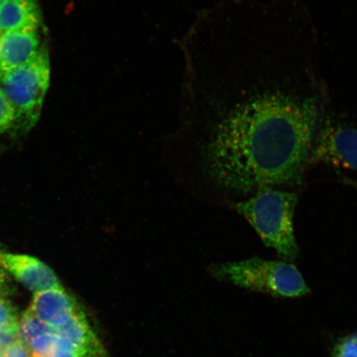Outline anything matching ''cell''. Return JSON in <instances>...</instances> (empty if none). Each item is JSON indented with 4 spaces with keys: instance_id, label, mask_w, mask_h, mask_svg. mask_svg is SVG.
<instances>
[{
    "instance_id": "1",
    "label": "cell",
    "mask_w": 357,
    "mask_h": 357,
    "mask_svg": "<svg viewBox=\"0 0 357 357\" xmlns=\"http://www.w3.org/2000/svg\"><path fill=\"white\" fill-rule=\"evenodd\" d=\"M182 113L204 122L206 175L239 195L298 184L318 119L314 99L264 91L243 96L204 58L186 71Z\"/></svg>"
},
{
    "instance_id": "2",
    "label": "cell",
    "mask_w": 357,
    "mask_h": 357,
    "mask_svg": "<svg viewBox=\"0 0 357 357\" xmlns=\"http://www.w3.org/2000/svg\"><path fill=\"white\" fill-rule=\"evenodd\" d=\"M296 194L274 188L261 190L251 198L234 204V208L260 236L262 242L284 261L296 260L298 249L294 233Z\"/></svg>"
},
{
    "instance_id": "3",
    "label": "cell",
    "mask_w": 357,
    "mask_h": 357,
    "mask_svg": "<svg viewBox=\"0 0 357 357\" xmlns=\"http://www.w3.org/2000/svg\"><path fill=\"white\" fill-rule=\"evenodd\" d=\"M209 272L225 282L274 297L301 298L310 293L301 272L285 261L252 257L212 265Z\"/></svg>"
},
{
    "instance_id": "4",
    "label": "cell",
    "mask_w": 357,
    "mask_h": 357,
    "mask_svg": "<svg viewBox=\"0 0 357 357\" xmlns=\"http://www.w3.org/2000/svg\"><path fill=\"white\" fill-rule=\"evenodd\" d=\"M50 77V56L47 48L43 47L29 61L11 71L0 82V87L15 110V124L28 129L37 123Z\"/></svg>"
},
{
    "instance_id": "5",
    "label": "cell",
    "mask_w": 357,
    "mask_h": 357,
    "mask_svg": "<svg viewBox=\"0 0 357 357\" xmlns=\"http://www.w3.org/2000/svg\"><path fill=\"white\" fill-rule=\"evenodd\" d=\"M309 163H324L357 171V130L347 127L327 128L321 132Z\"/></svg>"
},
{
    "instance_id": "6",
    "label": "cell",
    "mask_w": 357,
    "mask_h": 357,
    "mask_svg": "<svg viewBox=\"0 0 357 357\" xmlns=\"http://www.w3.org/2000/svg\"><path fill=\"white\" fill-rule=\"evenodd\" d=\"M0 266L35 293L62 287L54 272L37 258L20 254H0Z\"/></svg>"
},
{
    "instance_id": "7",
    "label": "cell",
    "mask_w": 357,
    "mask_h": 357,
    "mask_svg": "<svg viewBox=\"0 0 357 357\" xmlns=\"http://www.w3.org/2000/svg\"><path fill=\"white\" fill-rule=\"evenodd\" d=\"M38 29L39 26H25L0 34V82L39 50Z\"/></svg>"
},
{
    "instance_id": "8",
    "label": "cell",
    "mask_w": 357,
    "mask_h": 357,
    "mask_svg": "<svg viewBox=\"0 0 357 357\" xmlns=\"http://www.w3.org/2000/svg\"><path fill=\"white\" fill-rule=\"evenodd\" d=\"M29 310L44 323L56 329L68 322L80 307L61 287L35 293Z\"/></svg>"
},
{
    "instance_id": "9",
    "label": "cell",
    "mask_w": 357,
    "mask_h": 357,
    "mask_svg": "<svg viewBox=\"0 0 357 357\" xmlns=\"http://www.w3.org/2000/svg\"><path fill=\"white\" fill-rule=\"evenodd\" d=\"M40 22L38 0H4L0 6V34L25 26H39Z\"/></svg>"
},
{
    "instance_id": "10",
    "label": "cell",
    "mask_w": 357,
    "mask_h": 357,
    "mask_svg": "<svg viewBox=\"0 0 357 357\" xmlns=\"http://www.w3.org/2000/svg\"><path fill=\"white\" fill-rule=\"evenodd\" d=\"M57 333L84 354L99 357L102 354L99 338L88 323L86 314L79 310L68 322L57 328Z\"/></svg>"
},
{
    "instance_id": "11",
    "label": "cell",
    "mask_w": 357,
    "mask_h": 357,
    "mask_svg": "<svg viewBox=\"0 0 357 357\" xmlns=\"http://www.w3.org/2000/svg\"><path fill=\"white\" fill-rule=\"evenodd\" d=\"M20 340L29 347L35 338L44 334L56 333L57 330L44 323L29 310L22 315L19 324Z\"/></svg>"
},
{
    "instance_id": "12",
    "label": "cell",
    "mask_w": 357,
    "mask_h": 357,
    "mask_svg": "<svg viewBox=\"0 0 357 357\" xmlns=\"http://www.w3.org/2000/svg\"><path fill=\"white\" fill-rule=\"evenodd\" d=\"M16 123L15 110L0 87V134L10 130Z\"/></svg>"
},
{
    "instance_id": "13",
    "label": "cell",
    "mask_w": 357,
    "mask_h": 357,
    "mask_svg": "<svg viewBox=\"0 0 357 357\" xmlns=\"http://www.w3.org/2000/svg\"><path fill=\"white\" fill-rule=\"evenodd\" d=\"M47 357H92L73 344L66 338L57 334L54 346Z\"/></svg>"
},
{
    "instance_id": "14",
    "label": "cell",
    "mask_w": 357,
    "mask_h": 357,
    "mask_svg": "<svg viewBox=\"0 0 357 357\" xmlns=\"http://www.w3.org/2000/svg\"><path fill=\"white\" fill-rule=\"evenodd\" d=\"M56 333L44 334L35 338L29 346L30 355L35 357H47L54 346Z\"/></svg>"
},
{
    "instance_id": "15",
    "label": "cell",
    "mask_w": 357,
    "mask_h": 357,
    "mask_svg": "<svg viewBox=\"0 0 357 357\" xmlns=\"http://www.w3.org/2000/svg\"><path fill=\"white\" fill-rule=\"evenodd\" d=\"M332 357H357V333L340 339L333 348Z\"/></svg>"
},
{
    "instance_id": "16",
    "label": "cell",
    "mask_w": 357,
    "mask_h": 357,
    "mask_svg": "<svg viewBox=\"0 0 357 357\" xmlns=\"http://www.w3.org/2000/svg\"><path fill=\"white\" fill-rule=\"evenodd\" d=\"M19 341H20L19 324L0 328V351L3 354Z\"/></svg>"
},
{
    "instance_id": "17",
    "label": "cell",
    "mask_w": 357,
    "mask_h": 357,
    "mask_svg": "<svg viewBox=\"0 0 357 357\" xmlns=\"http://www.w3.org/2000/svg\"><path fill=\"white\" fill-rule=\"evenodd\" d=\"M17 314L11 303L0 297V328L17 324Z\"/></svg>"
},
{
    "instance_id": "18",
    "label": "cell",
    "mask_w": 357,
    "mask_h": 357,
    "mask_svg": "<svg viewBox=\"0 0 357 357\" xmlns=\"http://www.w3.org/2000/svg\"><path fill=\"white\" fill-rule=\"evenodd\" d=\"M3 357H30L29 348L21 340L3 354Z\"/></svg>"
},
{
    "instance_id": "19",
    "label": "cell",
    "mask_w": 357,
    "mask_h": 357,
    "mask_svg": "<svg viewBox=\"0 0 357 357\" xmlns=\"http://www.w3.org/2000/svg\"><path fill=\"white\" fill-rule=\"evenodd\" d=\"M7 275L6 273V271L3 269L1 266H0V292L6 284Z\"/></svg>"
},
{
    "instance_id": "20",
    "label": "cell",
    "mask_w": 357,
    "mask_h": 357,
    "mask_svg": "<svg viewBox=\"0 0 357 357\" xmlns=\"http://www.w3.org/2000/svg\"><path fill=\"white\" fill-rule=\"evenodd\" d=\"M347 182H348V184H349L352 186H355L357 188V181L349 180Z\"/></svg>"
},
{
    "instance_id": "21",
    "label": "cell",
    "mask_w": 357,
    "mask_h": 357,
    "mask_svg": "<svg viewBox=\"0 0 357 357\" xmlns=\"http://www.w3.org/2000/svg\"><path fill=\"white\" fill-rule=\"evenodd\" d=\"M0 357H3V352L1 351H0Z\"/></svg>"
},
{
    "instance_id": "22",
    "label": "cell",
    "mask_w": 357,
    "mask_h": 357,
    "mask_svg": "<svg viewBox=\"0 0 357 357\" xmlns=\"http://www.w3.org/2000/svg\"><path fill=\"white\" fill-rule=\"evenodd\" d=\"M3 1H4V0H0V6H1V4L3 3Z\"/></svg>"
},
{
    "instance_id": "23",
    "label": "cell",
    "mask_w": 357,
    "mask_h": 357,
    "mask_svg": "<svg viewBox=\"0 0 357 357\" xmlns=\"http://www.w3.org/2000/svg\"><path fill=\"white\" fill-rule=\"evenodd\" d=\"M30 357H35V356H31V355H30Z\"/></svg>"
},
{
    "instance_id": "24",
    "label": "cell",
    "mask_w": 357,
    "mask_h": 357,
    "mask_svg": "<svg viewBox=\"0 0 357 357\" xmlns=\"http://www.w3.org/2000/svg\"><path fill=\"white\" fill-rule=\"evenodd\" d=\"M0 254H1V252H0Z\"/></svg>"
}]
</instances>
